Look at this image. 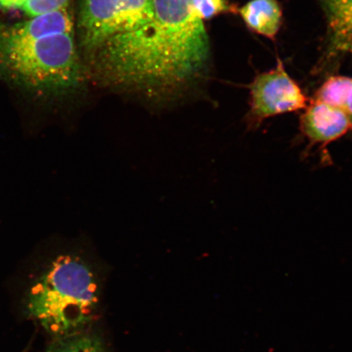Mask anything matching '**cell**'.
Here are the masks:
<instances>
[{
	"mask_svg": "<svg viewBox=\"0 0 352 352\" xmlns=\"http://www.w3.org/2000/svg\"><path fill=\"white\" fill-rule=\"evenodd\" d=\"M151 21L82 60L88 81L166 109L195 94L208 72L204 21L189 0H153Z\"/></svg>",
	"mask_w": 352,
	"mask_h": 352,
	"instance_id": "cell-1",
	"label": "cell"
},
{
	"mask_svg": "<svg viewBox=\"0 0 352 352\" xmlns=\"http://www.w3.org/2000/svg\"><path fill=\"white\" fill-rule=\"evenodd\" d=\"M0 78L45 98L81 94L88 79L76 33L21 39L0 32Z\"/></svg>",
	"mask_w": 352,
	"mask_h": 352,
	"instance_id": "cell-2",
	"label": "cell"
},
{
	"mask_svg": "<svg viewBox=\"0 0 352 352\" xmlns=\"http://www.w3.org/2000/svg\"><path fill=\"white\" fill-rule=\"evenodd\" d=\"M94 267L80 254H57L29 290L26 307L55 338L85 331L100 302Z\"/></svg>",
	"mask_w": 352,
	"mask_h": 352,
	"instance_id": "cell-3",
	"label": "cell"
},
{
	"mask_svg": "<svg viewBox=\"0 0 352 352\" xmlns=\"http://www.w3.org/2000/svg\"><path fill=\"white\" fill-rule=\"evenodd\" d=\"M153 15V0H79L76 38L82 60L142 28Z\"/></svg>",
	"mask_w": 352,
	"mask_h": 352,
	"instance_id": "cell-4",
	"label": "cell"
},
{
	"mask_svg": "<svg viewBox=\"0 0 352 352\" xmlns=\"http://www.w3.org/2000/svg\"><path fill=\"white\" fill-rule=\"evenodd\" d=\"M248 121L256 126L272 117L298 111L307 107L301 87L289 76L283 61L275 68L259 74L250 85Z\"/></svg>",
	"mask_w": 352,
	"mask_h": 352,
	"instance_id": "cell-5",
	"label": "cell"
},
{
	"mask_svg": "<svg viewBox=\"0 0 352 352\" xmlns=\"http://www.w3.org/2000/svg\"><path fill=\"white\" fill-rule=\"evenodd\" d=\"M300 129L311 144L327 145L352 131V122L344 110L312 100L302 114Z\"/></svg>",
	"mask_w": 352,
	"mask_h": 352,
	"instance_id": "cell-6",
	"label": "cell"
},
{
	"mask_svg": "<svg viewBox=\"0 0 352 352\" xmlns=\"http://www.w3.org/2000/svg\"><path fill=\"white\" fill-rule=\"evenodd\" d=\"M327 17V58L352 54V0H320Z\"/></svg>",
	"mask_w": 352,
	"mask_h": 352,
	"instance_id": "cell-7",
	"label": "cell"
},
{
	"mask_svg": "<svg viewBox=\"0 0 352 352\" xmlns=\"http://www.w3.org/2000/svg\"><path fill=\"white\" fill-rule=\"evenodd\" d=\"M0 32L13 38L35 39L55 34L76 33V24L67 8L34 16L19 23L0 22Z\"/></svg>",
	"mask_w": 352,
	"mask_h": 352,
	"instance_id": "cell-8",
	"label": "cell"
},
{
	"mask_svg": "<svg viewBox=\"0 0 352 352\" xmlns=\"http://www.w3.org/2000/svg\"><path fill=\"white\" fill-rule=\"evenodd\" d=\"M239 12L253 32L270 39H274L278 34L283 10L277 0H250Z\"/></svg>",
	"mask_w": 352,
	"mask_h": 352,
	"instance_id": "cell-9",
	"label": "cell"
},
{
	"mask_svg": "<svg viewBox=\"0 0 352 352\" xmlns=\"http://www.w3.org/2000/svg\"><path fill=\"white\" fill-rule=\"evenodd\" d=\"M352 98V77L333 76L329 77L316 91L314 100L319 101L344 110Z\"/></svg>",
	"mask_w": 352,
	"mask_h": 352,
	"instance_id": "cell-10",
	"label": "cell"
},
{
	"mask_svg": "<svg viewBox=\"0 0 352 352\" xmlns=\"http://www.w3.org/2000/svg\"><path fill=\"white\" fill-rule=\"evenodd\" d=\"M46 352H108L100 338L80 333L74 336L55 338Z\"/></svg>",
	"mask_w": 352,
	"mask_h": 352,
	"instance_id": "cell-11",
	"label": "cell"
},
{
	"mask_svg": "<svg viewBox=\"0 0 352 352\" xmlns=\"http://www.w3.org/2000/svg\"><path fill=\"white\" fill-rule=\"evenodd\" d=\"M189 2L193 10L204 21L213 19L222 13L237 11L227 0H189Z\"/></svg>",
	"mask_w": 352,
	"mask_h": 352,
	"instance_id": "cell-12",
	"label": "cell"
},
{
	"mask_svg": "<svg viewBox=\"0 0 352 352\" xmlns=\"http://www.w3.org/2000/svg\"><path fill=\"white\" fill-rule=\"evenodd\" d=\"M70 0H25L21 10L30 17L67 8Z\"/></svg>",
	"mask_w": 352,
	"mask_h": 352,
	"instance_id": "cell-13",
	"label": "cell"
},
{
	"mask_svg": "<svg viewBox=\"0 0 352 352\" xmlns=\"http://www.w3.org/2000/svg\"><path fill=\"white\" fill-rule=\"evenodd\" d=\"M25 0H0V7L4 8H21Z\"/></svg>",
	"mask_w": 352,
	"mask_h": 352,
	"instance_id": "cell-14",
	"label": "cell"
},
{
	"mask_svg": "<svg viewBox=\"0 0 352 352\" xmlns=\"http://www.w3.org/2000/svg\"><path fill=\"white\" fill-rule=\"evenodd\" d=\"M346 113L349 114V116L350 117L351 121L352 122V98L350 100L349 107H347Z\"/></svg>",
	"mask_w": 352,
	"mask_h": 352,
	"instance_id": "cell-15",
	"label": "cell"
}]
</instances>
